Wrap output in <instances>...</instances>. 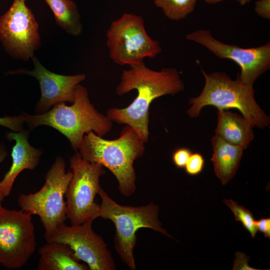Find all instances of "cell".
Wrapping results in <instances>:
<instances>
[{
    "instance_id": "obj_23",
    "label": "cell",
    "mask_w": 270,
    "mask_h": 270,
    "mask_svg": "<svg viewBox=\"0 0 270 270\" xmlns=\"http://www.w3.org/2000/svg\"><path fill=\"white\" fill-rule=\"evenodd\" d=\"M191 154L190 150L186 148H180L176 150L172 156L174 164L179 168H184Z\"/></svg>"
},
{
    "instance_id": "obj_1",
    "label": "cell",
    "mask_w": 270,
    "mask_h": 270,
    "mask_svg": "<svg viewBox=\"0 0 270 270\" xmlns=\"http://www.w3.org/2000/svg\"><path fill=\"white\" fill-rule=\"evenodd\" d=\"M184 89L180 74L174 68L154 70L147 67L144 62L130 66L129 69L122 71L116 92L122 96L136 90L137 96L126 108H109L106 116L112 122L132 127L146 143L149 136V108L152 102L159 97L174 96Z\"/></svg>"
},
{
    "instance_id": "obj_24",
    "label": "cell",
    "mask_w": 270,
    "mask_h": 270,
    "mask_svg": "<svg viewBox=\"0 0 270 270\" xmlns=\"http://www.w3.org/2000/svg\"><path fill=\"white\" fill-rule=\"evenodd\" d=\"M254 10L260 17L270 19V0H258L255 2Z\"/></svg>"
},
{
    "instance_id": "obj_26",
    "label": "cell",
    "mask_w": 270,
    "mask_h": 270,
    "mask_svg": "<svg viewBox=\"0 0 270 270\" xmlns=\"http://www.w3.org/2000/svg\"><path fill=\"white\" fill-rule=\"evenodd\" d=\"M257 231L262 233L264 238H270V218H261L254 220Z\"/></svg>"
},
{
    "instance_id": "obj_13",
    "label": "cell",
    "mask_w": 270,
    "mask_h": 270,
    "mask_svg": "<svg viewBox=\"0 0 270 270\" xmlns=\"http://www.w3.org/2000/svg\"><path fill=\"white\" fill-rule=\"evenodd\" d=\"M32 60L34 66L32 70H20L12 74H26L34 76L38 80L41 96L34 109L36 114L46 112L52 106L60 102L72 104L77 86L86 79V75L57 74L46 68L36 56Z\"/></svg>"
},
{
    "instance_id": "obj_18",
    "label": "cell",
    "mask_w": 270,
    "mask_h": 270,
    "mask_svg": "<svg viewBox=\"0 0 270 270\" xmlns=\"http://www.w3.org/2000/svg\"><path fill=\"white\" fill-rule=\"evenodd\" d=\"M54 14L56 24L68 34L79 36L82 31L77 6L72 0H44Z\"/></svg>"
},
{
    "instance_id": "obj_10",
    "label": "cell",
    "mask_w": 270,
    "mask_h": 270,
    "mask_svg": "<svg viewBox=\"0 0 270 270\" xmlns=\"http://www.w3.org/2000/svg\"><path fill=\"white\" fill-rule=\"evenodd\" d=\"M26 0H14L0 18V40L13 57L26 60L40 46L38 24Z\"/></svg>"
},
{
    "instance_id": "obj_11",
    "label": "cell",
    "mask_w": 270,
    "mask_h": 270,
    "mask_svg": "<svg viewBox=\"0 0 270 270\" xmlns=\"http://www.w3.org/2000/svg\"><path fill=\"white\" fill-rule=\"evenodd\" d=\"M188 40L205 46L220 58L228 59L240 68L239 78L253 86L255 80L270 68V42L254 48H242L214 38L210 30H198L186 36Z\"/></svg>"
},
{
    "instance_id": "obj_27",
    "label": "cell",
    "mask_w": 270,
    "mask_h": 270,
    "mask_svg": "<svg viewBox=\"0 0 270 270\" xmlns=\"http://www.w3.org/2000/svg\"><path fill=\"white\" fill-rule=\"evenodd\" d=\"M8 155V152L3 144L0 143V164L4 160ZM4 198L0 194V208H2V202Z\"/></svg>"
},
{
    "instance_id": "obj_3",
    "label": "cell",
    "mask_w": 270,
    "mask_h": 270,
    "mask_svg": "<svg viewBox=\"0 0 270 270\" xmlns=\"http://www.w3.org/2000/svg\"><path fill=\"white\" fill-rule=\"evenodd\" d=\"M22 113L30 132L40 126H50L64 135L75 151L79 150L85 134L93 132L103 137L112 126V122L91 103L87 90L80 84L77 86L71 106L60 102L44 114Z\"/></svg>"
},
{
    "instance_id": "obj_4",
    "label": "cell",
    "mask_w": 270,
    "mask_h": 270,
    "mask_svg": "<svg viewBox=\"0 0 270 270\" xmlns=\"http://www.w3.org/2000/svg\"><path fill=\"white\" fill-rule=\"evenodd\" d=\"M202 72L205 79L202 90L188 100L191 106L186 112L190 118L198 117L204 107L212 106L218 110H238L254 127L263 129L269 126L270 118L256 101L253 86L238 76L233 80L225 72Z\"/></svg>"
},
{
    "instance_id": "obj_25",
    "label": "cell",
    "mask_w": 270,
    "mask_h": 270,
    "mask_svg": "<svg viewBox=\"0 0 270 270\" xmlns=\"http://www.w3.org/2000/svg\"><path fill=\"white\" fill-rule=\"evenodd\" d=\"M248 258L244 254L238 252L236 253V259L232 270H256L248 264Z\"/></svg>"
},
{
    "instance_id": "obj_21",
    "label": "cell",
    "mask_w": 270,
    "mask_h": 270,
    "mask_svg": "<svg viewBox=\"0 0 270 270\" xmlns=\"http://www.w3.org/2000/svg\"><path fill=\"white\" fill-rule=\"evenodd\" d=\"M204 159L198 152L192 153L184 166L186 172L190 176H196L203 170Z\"/></svg>"
},
{
    "instance_id": "obj_20",
    "label": "cell",
    "mask_w": 270,
    "mask_h": 270,
    "mask_svg": "<svg viewBox=\"0 0 270 270\" xmlns=\"http://www.w3.org/2000/svg\"><path fill=\"white\" fill-rule=\"evenodd\" d=\"M224 202L232 212L236 221L240 222L246 230L254 238L257 233L254 224V218L252 212L232 200H224Z\"/></svg>"
},
{
    "instance_id": "obj_22",
    "label": "cell",
    "mask_w": 270,
    "mask_h": 270,
    "mask_svg": "<svg viewBox=\"0 0 270 270\" xmlns=\"http://www.w3.org/2000/svg\"><path fill=\"white\" fill-rule=\"evenodd\" d=\"M24 123L22 113L18 116H4L0 117V126L6 127L10 130L18 132L23 130Z\"/></svg>"
},
{
    "instance_id": "obj_17",
    "label": "cell",
    "mask_w": 270,
    "mask_h": 270,
    "mask_svg": "<svg viewBox=\"0 0 270 270\" xmlns=\"http://www.w3.org/2000/svg\"><path fill=\"white\" fill-rule=\"evenodd\" d=\"M39 270H88L87 264L80 263L74 256L73 250L67 244L51 241L38 250Z\"/></svg>"
},
{
    "instance_id": "obj_29",
    "label": "cell",
    "mask_w": 270,
    "mask_h": 270,
    "mask_svg": "<svg viewBox=\"0 0 270 270\" xmlns=\"http://www.w3.org/2000/svg\"><path fill=\"white\" fill-rule=\"evenodd\" d=\"M252 0H249L250 2Z\"/></svg>"
},
{
    "instance_id": "obj_8",
    "label": "cell",
    "mask_w": 270,
    "mask_h": 270,
    "mask_svg": "<svg viewBox=\"0 0 270 270\" xmlns=\"http://www.w3.org/2000/svg\"><path fill=\"white\" fill-rule=\"evenodd\" d=\"M72 175L68 184L66 198V215L71 224H80L99 217L100 204L95 198L102 188L100 178L106 174L104 166L83 159L78 152L70 159Z\"/></svg>"
},
{
    "instance_id": "obj_16",
    "label": "cell",
    "mask_w": 270,
    "mask_h": 270,
    "mask_svg": "<svg viewBox=\"0 0 270 270\" xmlns=\"http://www.w3.org/2000/svg\"><path fill=\"white\" fill-rule=\"evenodd\" d=\"M216 134L230 144L248 147L254 138V126L242 116L227 110H218Z\"/></svg>"
},
{
    "instance_id": "obj_14",
    "label": "cell",
    "mask_w": 270,
    "mask_h": 270,
    "mask_svg": "<svg viewBox=\"0 0 270 270\" xmlns=\"http://www.w3.org/2000/svg\"><path fill=\"white\" fill-rule=\"evenodd\" d=\"M29 130H23L17 132H9L6 138L14 140L11 152L12 165L0 182V194L4 198L12 191L16 178L24 170H34L38 164L42 150L32 146L28 141Z\"/></svg>"
},
{
    "instance_id": "obj_5",
    "label": "cell",
    "mask_w": 270,
    "mask_h": 270,
    "mask_svg": "<svg viewBox=\"0 0 270 270\" xmlns=\"http://www.w3.org/2000/svg\"><path fill=\"white\" fill-rule=\"evenodd\" d=\"M98 194L101 198L99 217L114 223V250L130 269H136L134 251L138 230L148 228L172 238L162 228L158 218L159 207L152 202L140 206H124L115 202L102 188Z\"/></svg>"
},
{
    "instance_id": "obj_19",
    "label": "cell",
    "mask_w": 270,
    "mask_h": 270,
    "mask_svg": "<svg viewBox=\"0 0 270 270\" xmlns=\"http://www.w3.org/2000/svg\"><path fill=\"white\" fill-rule=\"evenodd\" d=\"M197 0H154V4L162 10L169 19L178 20L184 18L193 12Z\"/></svg>"
},
{
    "instance_id": "obj_9",
    "label": "cell",
    "mask_w": 270,
    "mask_h": 270,
    "mask_svg": "<svg viewBox=\"0 0 270 270\" xmlns=\"http://www.w3.org/2000/svg\"><path fill=\"white\" fill-rule=\"evenodd\" d=\"M32 214L20 210L0 208V264L8 269L25 265L36 247Z\"/></svg>"
},
{
    "instance_id": "obj_28",
    "label": "cell",
    "mask_w": 270,
    "mask_h": 270,
    "mask_svg": "<svg viewBox=\"0 0 270 270\" xmlns=\"http://www.w3.org/2000/svg\"><path fill=\"white\" fill-rule=\"evenodd\" d=\"M208 4H216L224 0H204ZM238 2L241 6H244L246 4L250 2L249 0H235Z\"/></svg>"
},
{
    "instance_id": "obj_6",
    "label": "cell",
    "mask_w": 270,
    "mask_h": 270,
    "mask_svg": "<svg viewBox=\"0 0 270 270\" xmlns=\"http://www.w3.org/2000/svg\"><path fill=\"white\" fill-rule=\"evenodd\" d=\"M72 175V170L66 172L64 159L57 156L47 172L41 188L34 193L21 194L18 198L22 210L39 216L46 242L57 227L68 220L64 197Z\"/></svg>"
},
{
    "instance_id": "obj_2",
    "label": "cell",
    "mask_w": 270,
    "mask_h": 270,
    "mask_svg": "<svg viewBox=\"0 0 270 270\" xmlns=\"http://www.w3.org/2000/svg\"><path fill=\"white\" fill-rule=\"evenodd\" d=\"M144 144L136 131L126 124L120 136L114 140H105L93 132H88L84 136L78 150L84 160L108 168L118 182L120 194L128 197L136 190L134 163L144 155Z\"/></svg>"
},
{
    "instance_id": "obj_15",
    "label": "cell",
    "mask_w": 270,
    "mask_h": 270,
    "mask_svg": "<svg viewBox=\"0 0 270 270\" xmlns=\"http://www.w3.org/2000/svg\"><path fill=\"white\" fill-rule=\"evenodd\" d=\"M213 162L216 176L223 186L235 176L240 164L244 148L224 140L215 134L212 138Z\"/></svg>"
},
{
    "instance_id": "obj_12",
    "label": "cell",
    "mask_w": 270,
    "mask_h": 270,
    "mask_svg": "<svg viewBox=\"0 0 270 270\" xmlns=\"http://www.w3.org/2000/svg\"><path fill=\"white\" fill-rule=\"evenodd\" d=\"M92 222L89 220L70 226L62 224L57 227L49 242L68 244L74 257L86 262L90 270H116L112 256L102 238L93 230Z\"/></svg>"
},
{
    "instance_id": "obj_7",
    "label": "cell",
    "mask_w": 270,
    "mask_h": 270,
    "mask_svg": "<svg viewBox=\"0 0 270 270\" xmlns=\"http://www.w3.org/2000/svg\"><path fill=\"white\" fill-rule=\"evenodd\" d=\"M106 37L110 57L118 65L138 64L162 52L159 42L147 34L143 18L134 14L124 13L112 21Z\"/></svg>"
}]
</instances>
